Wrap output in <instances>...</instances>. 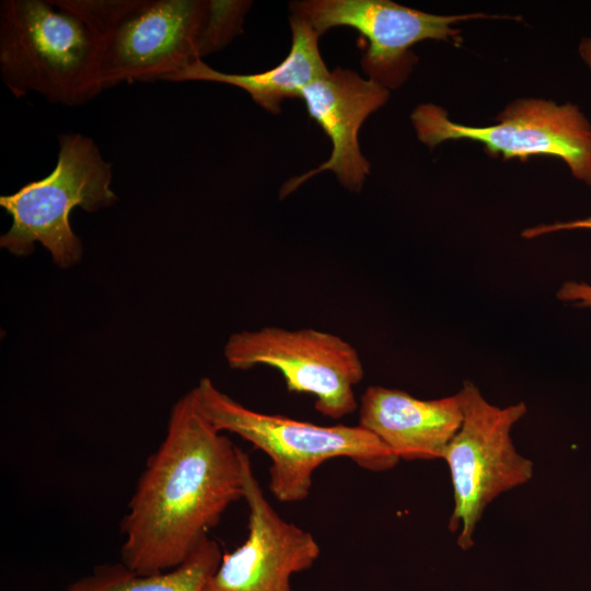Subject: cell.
I'll return each instance as SVG.
<instances>
[{
    "label": "cell",
    "instance_id": "obj_9",
    "mask_svg": "<svg viewBox=\"0 0 591 591\" xmlns=\"http://www.w3.org/2000/svg\"><path fill=\"white\" fill-rule=\"evenodd\" d=\"M291 16L306 22L320 35L337 26L352 27L367 42L361 67L368 79L386 89L402 85L417 57L410 48L425 39L457 44L462 21L488 15H437L389 0H304L290 3Z\"/></svg>",
    "mask_w": 591,
    "mask_h": 591
},
{
    "label": "cell",
    "instance_id": "obj_1",
    "mask_svg": "<svg viewBox=\"0 0 591 591\" xmlns=\"http://www.w3.org/2000/svg\"><path fill=\"white\" fill-rule=\"evenodd\" d=\"M242 457L201 413L193 390L178 398L121 521L120 563L138 573L183 564L243 499Z\"/></svg>",
    "mask_w": 591,
    "mask_h": 591
},
{
    "label": "cell",
    "instance_id": "obj_2",
    "mask_svg": "<svg viewBox=\"0 0 591 591\" xmlns=\"http://www.w3.org/2000/svg\"><path fill=\"white\" fill-rule=\"evenodd\" d=\"M199 409L220 431L237 434L270 459L269 489L281 502L306 499L313 474L328 460L346 457L370 472H384L399 461L374 433L361 427L321 426L282 415L253 410L209 378L193 389Z\"/></svg>",
    "mask_w": 591,
    "mask_h": 591
},
{
    "label": "cell",
    "instance_id": "obj_8",
    "mask_svg": "<svg viewBox=\"0 0 591 591\" xmlns=\"http://www.w3.org/2000/svg\"><path fill=\"white\" fill-rule=\"evenodd\" d=\"M418 139L429 148L447 140L468 139L488 154L503 159L551 155L561 159L571 174L591 187V125L571 103L518 100L498 116L499 123L473 127L449 119L442 107L425 103L410 115Z\"/></svg>",
    "mask_w": 591,
    "mask_h": 591
},
{
    "label": "cell",
    "instance_id": "obj_15",
    "mask_svg": "<svg viewBox=\"0 0 591 591\" xmlns=\"http://www.w3.org/2000/svg\"><path fill=\"white\" fill-rule=\"evenodd\" d=\"M244 0H206V14L198 45V57L223 49L243 32L244 18L251 7Z\"/></svg>",
    "mask_w": 591,
    "mask_h": 591
},
{
    "label": "cell",
    "instance_id": "obj_18",
    "mask_svg": "<svg viewBox=\"0 0 591 591\" xmlns=\"http://www.w3.org/2000/svg\"><path fill=\"white\" fill-rule=\"evenodd\" d=\"M579 54L591 71V37L581 40Z\"/></svg>",
    "mask_w": 591,
    "mask_h": 591
},
{
    "label": "cell",
    "instance_id": "obj_10",
    "mask_svg": "<svg viewBox=\"0 0 591 591\" xmlns=\"http://www.w3.org/2000/svg\"><path fill=\"white\" fill-rule=\"evenodd\" d=\"M242 461L247 536L233 552L222 554L205 591H292L291 577L314 565L320 546L310 532L273 508L245 452Z\"/></svg>",
    "mask_w": 591,
    "mask_h": 591
},
{
    "label": "cell",
    "instance_id": "obj_7",
    "mask_svg": "<svg viewBox=\"0 0 591 591\" xmlns=\"http://www.w3.org/2000/svg\"><path fill=\"white\" fill-rule=\"evenodd\" d=\"M232 369L274 368L287 390L313 395L315 409L340 419L359 408L355 387L364 376L357 349L335 334L314 328L266 326L232 334L223 348Z\"/></svg>",
    "mask_w": 591,
    "mask_h": 591
},
{
    "label": "cell",
    "instance_id": "obj_16",
    "mask_svg": "<svg viewBox=\"0 0 591 591\" xmlns=\"http://www.w3.org/2000/svg\"><path fill=\"white\" fill-rule=\"evenodd\" d=\"M557 298L581 308H591V286L586 282L567 281L560 287Z\"/></svg>",
    "mask_w": 591,
    "mask_h": 591
},
{
    "label": "cell",
    "instance_id": "obj_13",
    "mask_svg": "<svg viewBox=\"0 0 591 591\" xmlns=\"http://www.w3.org/2000/svg\"><path fill=\"white\" fill-rule=\"evenodd\" d=\"M289 21L291 48L276 67L259 73L237 74L219 71L202 59H197L171 76L167 82L206 81L233 85L246 91L265 111L279 113L285 99H300L306 85L329 71L318 49L320 34L296 16L290 15Z\"/></svg>",
    "mask_w": 591,
    "mask_h": 591
},
{
    "label": "cell",
    "instance_id": "obj_5",
    "mask_svg": "<svg viewBox=\"0 0 591 591\" xmlns=\"http://www.w3.org/2000/svg\"><path fill=\"white\" fill-rule=\"evenodd\" d=\"M58 146L57 162L47 176L0 196V206L12 218L0 246L15 256H27L40 243L54 263L66 269L83 256V244L70 225L71 210L80 207L95 212L112 207L118 197L112 189L113 164L92 138L62 134Z\"/></svg>",
    "mask_w": 591,
    "mask_h": 591
},
{
    "label": "cell",
    "instance_id": "obj_14",
    "mask_svg": "<svg viewBox=\"0 0 591 591\" xmlns=\"http://www.w3.org/2000/svg\"><path fill=\"white\" fill-rule=\"evenodd\" d=\"M222 557L219 544L207 537L179 566L161 572L138 573L123 563L96 567L66 591H205Z\"/></svg>",
    "mask_w": 591,
    "mask_h": 591
},
{
    "label": "cell",
    "instance_id": "obj_6",
    "mask_svg": "<svg viewBox=\"0 0 591 591\" xmlns=\"http://www.w3.org/2000/svg\"><path fill=\"white\" fill-rule=\"evenodd\" d=\"M463 418L445 448L453 486L454 508L449 529L467 551L487 506L499 495L528 483L533 462L522 456L511 439L512 427L525 415L523 402L498 407L489 403L470 381L459 392Z\"/></svg>",
    "mask_w": 591,
    "mask_h": 591
},
{
    "label": "cell",
    "instance_id": "obj_11",
    "mask_svg": "<svg viewBox=\"0 0 591 591\" xmlns=\"http://www.w3.org/2000/svg\"><path fill=\"white\" fill-rule=\"evenodd\" d=\"M389 97L385 86L339 66L306 85L300 99L310 117L329 138L332 152L318 167L288 179L281 187L280 197L325 171L333 172L345 188L360 192L370 163L361 154L358 134L368 116L382 107Z\"/></svg>",
    "mask_w": 591,
    "mask_h": 591
},
{
    "label": "cell",
    "instance_id": "obj_4",
    "mask_svg": "<svg viewBox=\"0 0 591 591\" xmlns=\"http://www.w3.org/2000/svg\"><path fill=\"white\" fill-rule=\"evenodd\" d=\"M96 35L103 90L167 81L199 59L206 0H58Z\"/></svg>",
    "mask_w": 591,
    "mask_h": 591
},
{
    "label": "cell",
    "instance_id": "obj_17",
    "mask_svg": "<svg viewBox=\"0 0 591 591\" xmlns=\"http://www.w3.org/2000/svg\"><path fill=\"white\" fill-rule=\"evenodd\" d=\"M573 229H591V216L567 222H556L552 224H540L532 227L525 229L522 232V236L525 239H533L548 233Z\"/></svg>",
    "mask_w": 591,
    "mask_h": 591
},
{
    "label": "cell",
    "instance_id": "obj_3",
    "mask_svg": "<svg viewBox=\"0 0 591 591\" xmlns=\"http://www.w3.org/2000/svg\"><path fill=\"white\" fill-rule=\"evenodd\" d=\"M0 77L15 97L83 105L104 91L99 39L58 0H2Z\"/></svg>",
    "mask_w": 591,
    "mask_h": 591
},
{
    "label": "cell",
    "instance_id": "obj_12",
    "mask_svg": "<svg viewBox=\"0 0 591 591\" xmlns=\"http://www.w3.org/2000/svg\"><path fill=\"white\" fill-rule=\"evenodd\" d=\"M462 418L459 393L420 399L402 390L371 385L359 403V425L406 461L442 459Z\"/></svg>",
    "mask_w": 591,
    "mask_h": 591
}]
</instances>
